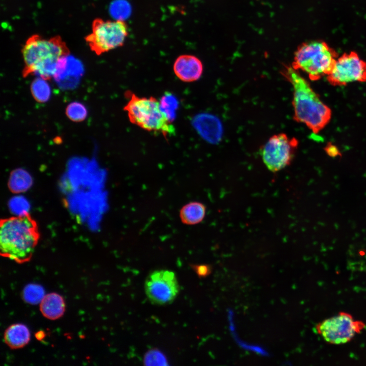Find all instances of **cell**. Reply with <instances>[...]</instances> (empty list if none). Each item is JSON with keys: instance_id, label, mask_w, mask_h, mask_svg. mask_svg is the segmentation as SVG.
Listing matches in <instances>:
<instances>
[{"instance_id": "1", "label": "cell", "mask_w": 366, "mask_h": 366, "mask_svg": "<svg viewBox=\"0 0 366 366\" xmlns=\"http://www.w3.org/2000/svg\"><path fill=\"white\" fill-rule=\"evenodd\" d=\"M281 73L293 87L294 120L305 125L313 133H318L329 122L331 109L298 70L285 65Z\"/></svg>"}, {"instance_id": "2", "label": "cell", "mask_w": 366, "mask_h": 366, "mask_svg": "<svg viewBox=\"0 0 366 366\" xmlns=\"http://www.w3.org/2000/svg\"><path fill=\"white\" fill-rule=\"evenodd\" d=\"M70 50L58 35L49 38L39 34L29 36L21 49L24 63L22 76L35 75L45 80L53 77L58 64Z\"/></svg>"}, {"instance_id": "3", "label": "cell", "mask_w": 366, "mask_h": 366, "mask_svg": "<svg viewBox=\"0 0 366 366\" xmlns=\"http://www.w3.org/2000/svg\"><path fill=\"white\" fill-rule=\"evenodd\" d=\"M40 238L36 221L28 213L1 220V255L18 263L29 261Z\"/></svg>"}, {"instance_id": "4", "label": "cell", "mask_w": 366, "mask_h": 366, "mask_svg": "<svg viewBox=\"0 0 366 366\" xmlns=\"http://www.w3.org/2000/svg\"><path fill=\"white\" fill-rule=\"evenodd\" d=\"M127 94L129 100L124 110L132 124L164 137L174 134L175 128L161 110L160 101L153 97H139L130 92Z\"/></svg>"}, {"instance_id": "5", "label": "cell", "mask_w": 366, "mask_h": 366, "mask_svg": "<svg viewBox=\"0 0 366 366\" xmlns=\"http://www.w3.org/2000/svg\"><path fill=\"white\" fill-rule=\"evenodd\" d=\"M336 59L335 53L326 43L310 41L297 48L291 66L306 73L311 80L316 81L329 73Z\"/></svg>"}, {"instance_id": "6", "label": "cell", "mask_w": 366, "mask_h": 366, "mask_svg": "<svg viewBox=\"0 0 366 366\" xmlns=\"http://www.w3.org/2000/svg\"><path fill=\"white\" fill-rule=\"evenodd\" d=\"M128 27L121 20H104L96 18L92 24L91 32L85 37L90 49L100 55L122 46L128 36Z\"/></svg>"}, {"instance_id": "7", "label": "cell", "mask_w": 366, "mask_h": 366, "mask_svg": "<svg viewBox=\"0 0 366 366\" xmlns=\"http://www.w3.org/2000/svg\"><path fill=\"white\" fill-rule=\"evenodd\" d=\"M365 327L363 322L354 320L351 314L342 312L318 323L316 330L326 342L339 345L350 342Z\"/></svg>"}, {"instance_id": "8", "label": "cell", "mask_w": 366, "mask_h": 366, "mask_svg": "<svg viewBox=\"0 0 366 366\" xmlns=\"http://www.w3.org/2000/svg\"><path fill=\"white\" fill-rule=\"evenodd\" d=\"M298 145V140L285 133L272 136L261 150L262 160L270 171L278 172L292 162Z\"/></svg>"}, {"instance_id": "9", "label": "cell", "mask_w": 366, "mask_h": 366, "mask_svg": "<svg viewBox=\"0 0 366 366\" xmlns=\"http://www.w3.org/2000/svg\"><path fill=\"white\" fill-rule=\"evenodd\" d=\"M328 81L334 86L366 81V62L354 52L344 54L338 58L329 73Z\"/></svg>"}, {"instance_id": "10", "label": "cell", "mask_w": 366, "mask_h": 366, "mask_svg": "<svg viewBox=\"0 0 366 366\" xmlns=\"http://www.w3.org/2000/svg\"><path fill=\"white\" fill-rule=\"evenodd\" d=\"M147 297L152 303L166 304L177 296L179 285L175 273L168 270H156L147 277L144 284Z\"/></svg>"}, {"instance_id": "11", "label": "cell", "mask_w": 366, "mask_h": 366, "mask_svg": "<svg viewBox=\"0 0 366 366\" xmlns=\"http://www.w3.org/2000/svg\"><path fill=\"white\" fill-rule=\"evenodd\" d=\"M173 69L176 76L185 82H192L198 80L203 73V65L196 56L184 54L179 56L175 60Z\"/></svg>"}, {"instance_id": "12", "label": "cell", "mask_w": 366, "mask_h": 366, "mask_svg": "<svg viewBox=\"0 0 366 366\" xmlns=\"http://www.w3.org/2000/svg\"><path fill=\"white\" fill-rule=\"evenodd\" d=\"M65 302L63 297L56 293L45 295L40 302V310L45 318L54 320L59 319L65 311Z\"/></svg>"}, {"instance_id": "13", "label": "cell", "mask_w": 366, "mask_h": 366, "mask_svg": "<svg viewBox=\"0 0 366 366\" xmlns=\"http://www.w3.org/2000/svg\"><path fill=\"white\" fill-rule=\"evenodd\" d=\"M30 332L27 327L21 323L14 324L5 330V343L12 349H18L25 346L29 342Z\"/></svg>"}, {"instance_id": "14", "label": "cell", "mask_w": 366, "mask_h": 366, "mask_svg": "<svg viewBox=\"0 0 366 366\" xmlns=\"http://www.w3.org/2000/svg\"><path fill=\"white\" fill-rule=\"evenodd\" d=\"M206 213V207L201 202L194 201L184 205L180 210L181 222L187 225H195L200 223Z\"/></svg>"}, {"instance_id": "15", "label": "cell", "mask_w": 366, "mask_h": 366, "mask_svg": "<svg viewBox=\"0 0 366 366\" xmlns=\"http://www.w3.org/2000/svg\"><path fill=\"white\" fill-rule=\"evenodd\" d=\"M46 80L41 77L36 78L32 83L30 90L35 100L39 103L48 101L51 96V88Z\"/></svg>"}, {"instance_id": "16", "label": "cell", "mask_w": 366, "mask_h": 366, "mask_svg": "<svg viewBox=\"0 0 366 366\" xmlns=\"http://www.w3.org/2000/svg\"><path fill=\"white\" fill-rule=\"evenodd\" d=\"M160 107L168 119L172 123L178 106L176 98L170 93L165 94L160 100Z\"/></svg>"}, {"instance_id": "17", "label": "cell", "mask_w": 366, "mask_h": 366, "mask_svg": "<svg viewBox=\"0 0 366 366\" xmlns=\"http://www.w3.org/2000/svg\"><path fill=\"white\" fill-rule=\"evenodd\" d=\"M22 295L24 300L32 304L40 303L45 296L43 288L36 284L27 285L24 288Z\"/></svg>"}, {"instance_id": "18", "label": "cell", "mask_w": 366, "mask_h": 366, "mask_svg": "<svg viewBox=\"0 0 366 366\" xmlns=\"http://www.w3.org/2000/svg\"><path fill=\"white\" fill-rule=\"evenodd\" d=\"M66 113L71 120L80 122L84 120L87 115V110L84 105L78 102L70 103L66 108Z\"/></svg>"}, {"instance_id": "19", "label": "cell", "mask_w": 366, "mask_h": 366, "mask_svg": "<svg viewBox=\"0 0 366 366\" xmlns=\"http://www.w3.org/2000/svg\"><path fill=\"white\" fill-rule=\"evenodd\" d=\"M194 271L199 277L203 278L208 276L211 272V266L208 264L192 265Z\"/></svg>"}, {"instance_id": "20", "label": "cell", "mask_w": 366, "mask_h": 366, "mask_svg": "<svg viewBox=\"0 0 366 366\" xmlns=\"http://www.w3.org/2000/svg\"><path fill=\"white\" fill-rule=\"evenodd\" d=\"M163 358L161 353L156 351H150L145 357V362H162Z\"/></svg>"}, {"instance_id": "21", "label": "cell", "mask_w": 366, "mask_h": 366, "mask_svg": "<svg viewBox=\"0 0 366 366\" xmlns=\"http://www.w3.org/2000/svg\"><path fill=\"white\" fill-rule=\"evenodd\" d=\"M325 150L327 154L331 157H336L341 155L338 147L330 143H329L325 146Z\"/></svg>"}]
</instances>
